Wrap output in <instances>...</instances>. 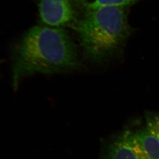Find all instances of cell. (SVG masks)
<instances>
[{
  "mask_svg": "<svg viewBox=\"0 0 159 159\" xmlns=\"http://www.w3.org/2000/svg\"><path fill=\"white\" fill-rule=\"evenodd\" d=\"M123 7H107L85 11L71 25L87 56L99 61L118 51L130 34Z\"/></svg>",
  "mask_w": 159,
  "mask_h": 159,
  "instance_id": "7a4b0ae2",
  "label": "cell"
},
{
  "mask_svg": "<svg viewBox=\"0 0 159 159\" xmlns=\"http://www.w3.org/2000/svg\"><path fill=\"white\" fill-rule=\"evenodd\" d=\"M134 148L140 159H159V142L147 129L144 128L135 132L129 131Z\"/></svg>",
  "mask_w": 159,
  "mask_h": 159,
  "instance_id": "277c9868",
  "label": "cell"
},
{
  "mask_svg": "<svg viewBox=\"0 0 159 159\" xmlns=\"http://www.w3.org/2000/svg\"><path fill=\"white\" fill-rule=\"evenodd\" d=\"M137 0H71L72 3L87 11L107 7H123L135 3Z\"/></svg>",
  "mask_w": 159,
  "mask_h": 159,
  "instance_id": "8992f818",
  "label": "cell"
},
{
  "mask_svg": "<svg viewBox=\"0 0 159 159\" xmlns=\"http://www.w3.org/2000/svg\"><path fill=\"white\" fill-rule=\"evenodd\" d=\"M102 159H140L132 145L129 131L123 132L107 146Z\"/></svg>",
  "mask_w": 159,
  "mask_h": 159,
  "instance_id": "5b68a950",
  "label": "cell"
},
{
  "mask_svg": "<svg viewBox=\"0 0 159 159\" xmlns=\"http://www.w3.org/2000/svg\"><path fill=\"white\" fill-rule=\"evenodd\" d=\"M145 119L146 127L159 142V114L147 111L145 113Z\"/></svg>",
  "mask_w": 159,
  "mask_h": 159,
  "instance_id": "52a82bcc",
  "label": "cell"
},
{
  "mask_svg": "<svg viewBox=\"0 0 159 159\" xmlns=\"http://www.w3.org/2000/svg\"><path fill=\"white\" fill-rule=\"evenodd\" d=\"M71 0H38L41 21L51 27L72 25L75 22Z\"/></svg>",
  "mask_w": 159,
  "mask_h": 159,
  "instance_id": "3957f363",
  "label": "cell"
},
{
  "mask_svg": "<svg viewBox=\"0 0 159 159\" xmlns=\"http://www.w3.org/2000/svg\"><path fill=\"white\" fill-rule=\"evenodd\" d=\"M12 84L39 73L53 74L74 69L79 65L75 44L60 27L36 26L30 29L12 48Z\"/></svg>",
  "mask_w": 159,
  "mask_h": 159,
  "instance_id": "6da1fadb",
  "label": "cell"
}]
</instances>
